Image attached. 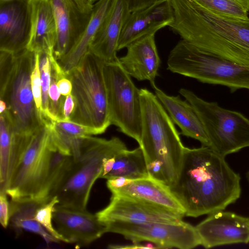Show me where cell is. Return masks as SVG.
<instances>
[{"mask_svg":"<svg viewBox=\"0 0 249 249\" xmlns=\"http://www.w3.org/2000/svg\"><path fill=\"white\" fill-rule=\"evenodd\" d=\"M120 177L131 180L150 177L145 159L140 146L133 150L127 149L117 154L112 169L104 178Z\"/></svg>","mask_w":249,"mask_h":249,"instance_id":"obj_25","label":"cell"},{"mask_svg":"<svg viewBox=\"0 0 249 249\" xmlns=\"http://www.w3.org/2000/svg\"><path fill=\"white\" fill-rule=\"evenodd\" d=\"M153 88L174 123L180 128L181 134L198 141L203 146L209 147L208 138L193 106L178 95H169L156 86Z\"/></svg>","mask_w":249,"mask_h":249,"instance_id":"obj_20","label":"cell"},{"mask_svg":"<svg viewBox=\"0 0 249 249\" xmlns=\"http://www.w3.org/2000/svg\"><path fill=\"white\" fill-rule=\"evenodd\" d=\"M56 146L43 122L31 141L6 190L11 200L36 199L44 186Z\"/></svg>","mask_w":249,"mask_h":249,"instance_id":"obj_9","label":"cell"},{"mask_svg":"<svg viewBox=\"0 0 249 249\" xmlns=\"http://www.w3.org/2000/svg\"><path fill=\"white\" fill-rule=\"evenodd\" d=\"M32 25L27 49L35 53L53 54L56 25L50 0H30Z\"/></svg>","mask_w":249,"mask_h":249,"instance_id":"obj_22","label":"cell"},{"mask_svg":"<svg viewBox=\"0 0 249 249\" xmlns=\"http://www.w3.org/2000/svg\"><path fill=\"white\" fill-rule=\"evenodd\" d=\"M31 82L35 104L42 117V89L38 53H35V63L31 75Z\"/></svg>","mask_w":249,"mask_h":249,"instance_id":"obj_31","label":"cell"},{"mask_svg":"<svg viewBox=\"0 0 249 249\" xmlns=\"http://www.w3.org/2000/svg\"><path fill=\"white\" fill-rule=\"evenodd\" d=\"M130 13L124 0H115L109 15L95 35L89 51L106 63L119 62L116 54L119 40Z\"/></svg>","mask_w":249,"mask_h":249,"instance_id":"obj_19","label":"cell"},{"mask_svg":"<svg viewBox=\"0 0 249 249\" xmlns=\"http://www.w3.org/2000/svg\"><path fill=\"white\" fill-rule=\"evenodd\" d=\"M86 6L92 7L98 0H78Z\"/></svg>","mask_w":249,"mask_h":249,"instance_id":"obj_39","label":"cell"},{"mask_svg":"<svg viewBox=\"0 0 249 249\" xmlns=\"http://www.w3.org/2000/svg\"><path fill=\"white\" fill-rule=\"evenodd\" d=\"M108 248L112 249H156L157 247L153 246L150 244L144 245L139 243H133L131 245H114L111 244L108 246Z\"/></svg>","mask_w":249,"mask_h":249,"instance_id":"obj_37","label":"cell"},{"mask_svg":"<svg viewBox=\"0 0 249 249\" xmlns=\"http://www.w3.org/2000/svg\"><path fill=\"white\" fill-rule=\"evenodd\" d=\"M95 215L103 223L114 221L172 223L180 222L183 217L164 208L118 194H112L109 203Z\"/></svg>","mask_w":249,"mask_h":249,"instance_id":"obj_13","label":"cell"},{"mask_svg":"<svg viewBox=\"0 0 249 249\" xmlns=\"http://www.w3.org/2000/svg\"><path fill=\"white\" fill-rule=\"evenodd\" d=\"M142 122L139 146L149 176L171 188L179 172L185 147L175 124L155 94L140 89Z\"/></svg>","mask_w":249,"mask_h":249,"instance_id":"obj_2","label":"cell"},{"mask_svg":"<svg viewBox=\"0 0 249 249\" xmlns=\"http://www.w3.org/2000/svg\"><path fill=\"white\" fill-rule=\"evenodd\" d=\"M50 1L56 25L53 54L58 61L71 49L85 31L93 7L86 6L78 0Z\"/></svg>","mask_w":249,"mask_h":249,"instance_id":"obj_12","label":"cell"},{"mask_svg":"<svg viewBox=\"0 0 249 249\" xmlns=\"http://www.w3.org/2000/svg\"><path fill=\"white\" fill-rule=\"evenodd\" d=\"M196 228L201 245L206 249L249 243V217L219 211L209 214Z\"/></svg>","mask_w":249,"mask_h":249,"instance_id":"obj_15","label":"cell"},{"mask_svg":"<svg viewBox=\"0 0 249 249\" xmlns=\"http://www.w3.org/2000/svg\"><path fill=\"white\" fill-rule=\"evenodd\" d=\"M225 158L208 146L185 147L178 178L170 188L185 216L197 217L223 211L240 197L241 177Z\"/></svg>","mask_w":249,"mask_h":249,"instance_id":"obj_1","label":"cell"},{"mask_svg":"<svg viewBox=\"0 0 249 249\" xmlns=\"http://www.w3.org/2000/svg\"><path fill=\"white\" fill-rule=\"evenodd\" d=\"M161 0H124L131 13L149 7Z\"/></svg>","mask_w":249,"mask_h":249,"instance_id":"obj_34","label":"cell"},{"mask_svg":"<svg viewBox=\"0 0 249 249\" xmlns=\"http://www.w3.org/2000/svg\"><path fill=\"white\" fill-rule=\"evenodd\" d=\"M167 64L173 73L225 86L231 92L249 89V68L210 54L183 39L170 52Z\"/></svg>","mask_w":249,"mask_h":249,"instance_id":"obj_6","label":"cell"},{"mask_svg":"<svg viewBox=\"0 0 249 249\" xmlns=\"http://www.w3.org/2000/svg\"><path fill=\"white\" fill-rule=\"evenodd\" d=\"M32 25L30 0L0 1V51L17 53L27 49Z\"/></svg>","mask_w":249,"mask_h":249,"instance_id":"obj_14","label":"cell"},{"mask_svg":"<svg viewBox=\"0 0 249 249\" xmlns=\"http://www.w3.org/2000/svg\"><path fill=\"white\" fill-rule=\"evenodd\" d=\"M193 0L196 8L204 20L224 40V58L249 68V19L215 13Z\"/></svg>","mask_w":249,"mask_h":249,"instance_id":"obj_11","label":"cell"},{"mask_svg":"<svg viewBox=\"0 0 249 249\" xmlns=\"http://www.w3.org/2000/svg\"><path fill=\"white\" fill-rule=\"evenodd\" d=\"M75 108V101L71 93L65 96L62 106V118L63 120L71 121Z\"/></svg>","mask_w":249,"mask_h":249,"instance_id":"obj_33","label":"cell"},{"mask_svg":"<svg viewBox=\"0 0 249 249\" xmlns=\"http://www.w3.org/2000/svg\"><path fill=\"white\" fill-rule=\"evenodd\" d=\"M247 177L248 180L249 182V171H248V172L247 174Z\"/></svg>","mask_w":249,"mask_h":249,"instance_id":"obj_42","label":"cell"},{"mask_svg":"<svg viewBox=\"0 0 249 249\" xmlns=\"http://www.w3.org/2000/svg\"><path fill=\"white\" fill-rule=\"evenodd\" d=\"M155 34L141 37L129 44L125 55L119 63L131 77L138 81H148L153 88L158 74L160 59L156 47Z\"/></svg>","mask_w":249,"mask_h":249,"instance_id":"obj_18","label":"cell"},{"mask_svg":"<svg viewBox=\"0 0 249 249\" xmlns=\"http://www.w3.org/2000/svg\"><path fill=\"white\" fill-rule=\"evenodd\" d=\"M110 191L111 194L134 197L185 216L182 206L170 187L150 177L133 180L123 187Z\"/></svg>","mask_w":249,"mask_h":249,"instance_id":"obj_21","label":"cell"},{"mask_svg":"<svg viewBox=\"0 0 249 249\" xmlns=\"http://www.w3.org/2000/svg\"><path fill=\"white\" fill-rule=\"evenodd\" d=\"M9 0H0V1H9Z\"/></svg>","mask_w":249,"mask_h":249,"instance_id":"obj_43","label":"cell"},{"mask_svg":"<svg viewBox=\"0 0 249 249\" xmlns=\"http://www.w3.org/2000/svg\"><path fill=\"white\" fill-rule=\"evenodd\" d=\"M54 227L65 243L82 247L90 244L107 232L106 226L96 215L57 204L53 213Z\"/></svg>","mask_w":249,"mask_h":249,"instance_id":"obj_16","label":"cell"},{"mask_svg":"<svg viewBox=\"0 0 249 249\" xmlns=\"http://www.w3.org/2000/svg\"><path fill=\"white\" fill-rule=\"evenodd\" d=\"M241 4L248 12H249V0H233Z\"/></svg>","mask_w":249,"mask_h":249,"instance_id":"obj_40","label":"cell"},{"mask_svg":"<svg viewBox=\"0 0 249 249\" xmlns=\"http://www.w3.org/2000/svg\"><path fill=\"white\" fill-rule=\"evenodd\" d=\"M204 8L223 16L249 20L248 11L233 0H195Z\"/></svg>","mask_w":249,"mask_h":249,"instance_id":"obj_28","label":"cell"},{"mask_svg":"<svg viewBox=\"0 0 249 249\" xmlns=\"http://www.w3.org/2000/svg\"><path fill=\"white\" fill-rule=\"evenodd\" d=\"M39 66L42 89V118L49 117V90L51 82V64L50 55L45 52H39Z\"/></svg>","mask_w":249,"mask_h":249,"instance_id":"obj_29","label":"cell"},{"mask_svg":"<svg viewBox=\"0 0 249 249\" xmlns=\"http://www.w3.org/2000/svg\"><path fill=\"white\" fill-rule=\"evenodd\" d=\"M35 53L25 49L17 53L0 51V99L14 131L32 135L43 124L34 100L31 82Z\"/></svg>","mask_w":249,"mask_h":249,"instance_id":"obj_3","label":"cell"},{"mask_svg":"<svg viewBox=\"0 0 249 249\" xmlns=\"http://www.w3.org/2000/svg\"><path fill=\"white\" fill-rule=\"evenodd\" d=\"M105 62L89 51L67 75L75 108L71 121L92 128L96 135L111 125L104 75Z\"/></svg>","mask_w":249,"mask_h":249,"instance_id":"obj_5","label":"cell"},{"mask_svg":"<svg viewBox=\"0 0 249 249\" xmlns=\"http://www.w3.org/2000/svg\"><path fill=\"white\" fill-rule=\"evenodd\" d=\"M194 107L213 151L225 157L249 146V119L240 112L208 102L185 88L179 90Z\"/></svg>","mask_w":249,"mask_h":249,"instance_id":"obj_7","label":"cell"},{"mask_svg":"<svg viewBox=\"0 0 249 249\" xmlns=\"http://www.w3.org/2000/svg\"><path fill=\"white\" fill-rule=\"evenodd\" d=\"M116 155L109 158L105 160L103 164L102 173L100 177V178H104V177L112 169Z\"/></svg>","mask_w":249,"mask_h":249,"instance_id":"obj_38","label":"cell"},{"mask_svg":"<svg viewBox=\"0 0 249 249\" xmlns=\"http://www.w3.org/2000/svg\"><path fill=\"white\" fill-rule=\"evenodd\" d=\"M72 155L60 151L56 146L51 158L47 177L36 200L47 203L54 196L71 164Z\"/></svg>","mask_w":249,"mask_h":249,"instance_id":"obj_26","label":"cell"},{"mask_svg":"<svg viewBox=\"0 0 249 249\" xmlns=\"http://www.w3.org/2000/svg\"><path fill=\"white\" fill-rule=\"evenodd\" d=\"M174 14L171 0H162L142 9L131 12L124 23L119 38L118 51L132 42L169 26Z\"/></svg>","mask_w":249,"mask_h":249,"instance_id":"obj_17","label":"cell"},{"mask_svg":"<svg viewBox=\"0 0 249 249\" xmlns=\"http://www.w3.org/2000/svg\"><path fill=\"white\" fill-rule=\"evenodd\" d=\"M132 180L124 177H117L107 179V186L108 189L112 190L123 187L129 184Z\"/></svg>","mask_w":249,"mask_h":249,"instance_id":"obj_36","label":"cell"},{"mask_svg":"<svg viewBox=\"0 0 249 249\" xmlns=\"http://www.w3.org/2000/svg\"><path fill=\"white\" fill-rule=\"evenodd\" d=\"M114 1L115 0H98L93 5L91 17L85 31L71 49L58 61L67 75L89 51L95 35L109 15Z\"/></svg>","mask_w":249,"mask_h":249,"instance_id":"obj_23","label":"cell"},{"mask_svg":"<svg viewBox=\"0 0 249 249\" xmlns=\"http://www.w3.org/2000/svg\"><path fill=\"white\" fill-rule=\"evenodd\" d=\"M7 109V106L5 102L2 100H0V113H3Z\"/></svg>","mask_w":249,"mask_h":249,"instance_id":"obj_41","label":"cell"},{"mask_svg":"<svg viewBox=\"0 0 249 249\" xmlns=\"http://www.w3.org/2000/svg\"><path fill=\"white\" fill-rule=\"evenodd\" d=\"M44 204L45 203L34 199L11 200L9 222L17 234H19L25 231L39 235L47 244L58 243L59 241L34 218L37 210Z\"/></svg>","mask_w":249,"mask_h":249,"instance_id":"obj_24","label":"cell"},{"mask_svg":"<svg viewBox=\"0 0 249 249\" xmlns=\"http://www.w3.org/2000/svg\"><path fill=\"white\" fill-rule=\"evenodd\" d=\"M104 224L107 232L121 234L133 243L149 242L158 249H191L201 245L196 227L183 220L172 223L114 221Z\"/></svg>","mask_w":249,"mask_h":249,"instance_id":"obj_10","label":"cell"},{"mask_svg":"<svg viewBox=\"0 0 249 249\" xmlns=\"http://www.w3.org/2000/svg\"><path fill=\"white\" fill-rule=\"evenodd\" d=\"M7 194L0 192V223L2 227L6 228L10 221V203Z\"/></svg>","mask_w":249,"mask_h":249,"instance_id":"obj_32","label":"cell"},{"mask_svg":"<svg viewBox=\"0 0 249 249\" xmlns=\"http://www.w3.org/2000/svg\"><path fill=\"white\" fill-rule=\"evenodd\" d=\"M57 85L62 95L66 96L71 93L72 83L67 76L60 78L57 82Z\"/></svg>","mask_w":249,"mask_h":249,"instance_id":"obj_35","label":"cell"},{"mask_svg":"<svg viewBox=\"0 0 249 249\" xmlns=\"http://www.w3.org/2000/svg\"><path fill=\"white\" fill-rule=\"evenodd\" d=\"M59 203L57 196H54L50 201L41 206L37 210L35 219L59 242L65 243L64 239L57 231L53 224V213L56 205Z\"/></svg>","mask_w":249,"mask_h":249,"instance_id":"obj_30","label":"cell"},{"mask_svg":"<svg viewBox=\"0 0 249 249\" xmlns=\"http://www.w3.org/2000/svg\"><path fill=\"white\" fill-rule=\"evenodd\" d=\"M104 75L111 124L139 143L142 122L140 89L119 62H105Z\"/></svg>","mask_w":249,"mask_h":249,"instance_id":"obj_8","label":"cell"},{"mask_svg":"<svg viewBox=\"0 0 249 249\" xmlns=\"http://www.w3.org/2000/svg\"><path fill=\"white\" fill-rule=\"evenodd\" d=\"M125 149V143L118 137L107 140L84 136L72 151L70 167L55 193L58 204L87 210L91 188L100 178L104 161Z\"/></svg>","mask_w":249,"mask_h":249,"instance_id":"obj_4","label":"cell"},{"mask_svg":"<svg viewBox=\"0 0 249 249\" xmlns=\"http://www.w3.org/2000/svg\"><path fill=\"white\" fill-rule=\"evenodd\" d=\"M14 135L12 124L5 111L0 113V192L6 193Z\"/></svg>","mask_w":249,"mask_h":249,"instance_id":"obj_27","label":"cell"}]
</instances>
